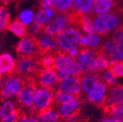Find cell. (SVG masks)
I'll return each mask as SVG.
<instances>
[{
  "label": "cell",
  "instance_id": "obj_32",
  "mask_svg": "<svg viewBox=\"0 0 123 122\" xmlns=\"http://www.w3.org/2000/svg\"><path fill=\"white\" fill-rule=\"evenodd\" d=\"M106 110L108 111V116L113 118L116 122H123V108L121 105L116 104Z\"/></svg>",
  "mask_w": 123,
  "mask_h": 122
},
{
  "label": "cell",
  "instance_id": "obj_27",
  "mask_svg": "<svg viewBox=\"0 0 123 122\" xmlns=\"http://www.w3.org/2000/svg\"><path fill=\"white\" fill-rule=\"evenodd\" d=\"M35 14H36V12L33 9H31V8H25V9H22L19 12L17 19L20 20L23 24H25L28 27L29 26H31L34 22Z\"/></svg>",
  "mask_w": 123,
  "mask_h": 122
},
{
  "label": "cell",
  "instance_id": "obj_19",
  "mask_svg": "<svg viewBox=\"0 0 123 122\" xmlns=\"http://www.w3.org/2000/svg\"><path fill=\"white\" fill-rule=\"evenodd\" d=\"M56 13L57 12L54 8H40L35 14L34 23L44 27L56 15Z\"/></svg>",
  "mask_w": 123,
  "mask_h": 122
},
{
  "label": "cell",
  "instance_id": "obj_23",
  "mask_svg": "<svg viewBox=\"0 0 123 122\" xmlns=\"http://www.w3.org/2000/svg\"><path fill=\"white\" fill-rule=\"evenodd\" d=\"M115 7L114 0H95L92 14L95 15H104L111 12Z\"/></svg>",
  "mask_w": 123,
  "mask_h": 122
},
{
  "label": "cell",
  "instance_id": "obj_2",
  "mask_svg": "<svg viewBox=\"0 0 123 122\" xmlns=\"http://www.w3.org/2000/svg\"><path fill=\"white\" fill-rule=\"evenodd\" d=\"M54 68L57 72L59 80L73 75L81 76L83 74L76 59L70 56L68 52L58 51L55 54Z\"/></svg>",
  "mask_w": 123,
  "mask_h": 122
},
{
  "label": "cell",
  "instance_id": "obj_36",
  "mask_svg": "<svg viewBox=\"0 0 123 122\" xmlns=\"http://www.w3.org/2000/svg\"><path fill=\"white\" fill-rule=\"evenodd\" d=\"M110 68L117 79L123 78V61H115L110 63Z\"/></svg>",
  "mask_w": 123,
  "mask_h": 122
},
{
  "label": "cell",
  "instance_id": "obj_34",
  "mask_svg": "<svg viewBox=\"0 0 123 122\" xmlns=\"http://www.w3.org/2000/svg\"><path fill=\"white\" fill-rule=\"evenodd\" d=\"M54 59L55 54L52 53H41L39 57L41 67H54Z\"/></svg>",
  "mask_w": 123,
  "mask_h": 122
},
{
  "label": "cell",
  "instance_id": "obj_31",
  "mask_svg": "<svg viewBox=\"0 0 123 122\" xmlns=\"http://www.w3.org/2000/svg\"><path fill=\"white\" fill-rule=\"evenodd\" d=\"M74 97H75V96L70 95V94L66 93L62 91L56 90L54 91V104L56 106L63 104V103L71 101Z\"/></svg>",
  "mask_w": 123,
  "mask_h": 122
},
{
  "label": "cell",
  "instance_id": "obj_21",
  "mask_svg": "<svg viewBox=\"0 0 123 122\" xmlns=\"http://www.w3.org/2000/svg\"><path fill=\"white\" fill-rule=\"evenodd\" d=\"M99 81H101V79L99 76V73L92 72L83 73L81 77V82H82V92L84 94L87 93L89 91H91L94 87Z\"/></svg>",
  "mask_w": 123,
  "mask_h": 122
},
{
  "label": "cell",
  "instance_id": "obj_37",
  "mask_svg": "<svg viewBox=\"0 0 123 122\" xmlns=\"http://www.w3.org/2000/svg\"><path fill=\"white\" fill-rule=\"evenodd\" d=\"M110 38L113 40L116 44H122L123 43V26H120L111 32Z\"/></svg>",
  "mask_w": 123,
  "mask_h": 122
},
{
  "label": "cell",
  "instance_id": "obj_43",
  "mask_svg": "<svg viewBox=\"0 0 123 122\" xmlns=\"http://www.w3.org/2000/svg\"><path fill=\"white\" fill-rule=\"evenodd\" d=\"M88 47V36L87 34H83L81 38V48Z\"/></svg>",
  "mask_w": 123,
  "mask_h": 122
},
{
  "label": "cell",
  "instance_id": "obj_41",
  "mask_svg": "<svg viewBox=\"0 0 123 122\" xmlns=\"http://www.w3.org/2000/svg\"><path fill=\"white\" fill-rule=\"evenodd\" d=\"M80 50H81L80 48H74V49H72V50H69V51L68 52V54L70 56H72L73 58L76 59V58L78 57V55H80Z\"/></svg>",
  "mask_w": 123,
  "mask_h": 122
},
{
  "label": "cell",
  "instance_id": "obj_4",
  "mask_svg": "<svg viewBox=\"0 0 123 122\" xmlns=\"http://www.w3.org/2000/svg\"><path fill=\"white\" fill-rule=\"evenodd\" d=\"M82 31L76 25H72L57 35L59 51L68 52L72 49L81 47Z\"/></svg>",
  "mask_w": 123,
  "mask_h": 122
},
{
  "label": "cell",
  "instance_id": "obj_17",
  "mask_svg": "<svg viewBox=\"0 0 123 122\" xmlns=\"http://www.w3.org/2000/svg\"><path fill=\"white\" fill-rule=\"evenodd\" d=\"M80 106L81 99L78 96V97H74L71 101L56 106V109H57V111L62 119L65 120L68 117L75 115V114H78Z\"/></svg>",
  "mask_w": 123,
  "mask_h": 122
},
{
  "label": "cell",
  "instance_id": "obj_35",
  "mask_svg": "<svg viewBox=\"0 0 123 122\" xmlns=\"http://www.w3.org/2000/svg\"><path fill=\"white\" fill-rule=\"evenodd\" d=\"M18 122H41L38 117V113L33 111V112L22 113L19 118Z\"/></svg>",
  "mask_w": 123,
  "mask_h": 122
},
{
  "label": "cell",
  "instance_id": "obj_24",
  "mask_svg": "<svg viewBox=\"0 0 123 122\" xmlns=\"http://www.w3.org/2000/svg\"><path fill=\"white\" fill-rule=\"evenodd\" d=\"M7 30L10 33H12L13 35H15V37H17L19 38H23V37H25L26 35L28 34V27L25 24H23L17 18L13 20V21H10V24L8 26Z\"/></svg>",
  "mask_w": 123,
  "mask_h": 122
},
{
  "label": "cell",
  "instance_id": "obj_28",
  "mask_svg": "<svg viewBox=\"0 0 123 122\" xmlns=\"http://www.w3.org/2000/svg\"><path fill=\"white\" fill-rule=\"evenodd\" d=\"M99 76L101 79V81L104 83L108 87H112L117 85V78L115 76L113 72L110 67L102 70L99 72Z\"/></svg>",
  "mask_w": 123,
  "mask_h": 122
},
{
  "label": "cell",
  "instance_id": "obj_29",
  "mask_svg": "<svg viewBox=\"0 0 123 122\" xmlns=\"http://www.w3.org/2000/svg\"><path fill=\"white\" fill-rule=\"evenodd\" d=\"M74 0H56L54 9L57 13H72Z\"/></svg>",
  "mask_w": 123,
  "mask_h": 122
},
{
  "label": "cell",
  "instance_id": "obj_26",
  "mask_svg": "<svg viewBox=\"0 0 123 122\" xmlns=\"http://www.w3.org/2000/svg\"><path fill=\"white\" fill-rule=\"evenodd\" d=\"M38 117L41 122H61L62 120L58 113L57 109L55 107H51L38 113Z\"/></svg>",
  "mask_w": 123,
  "mask_h": 122
},
{
  "label": "cell",
  "instance_id": "obj_1",
  "mask_svg": "<svg viewBox=\"0 0 123 122\" xmlns=\"http://www.w3.org/2000/svg\"><path fill=\"white\" fill-rule=\"evenodd\" d=\"M76 61L83 73H99L110 67V59L100 50L82 48Z\"/></svg>",
  "mask_w": 123,
  "mask_h": 122
},
{
  "label": "cell",
  "instance_id": "obj_38",
  "mask_svg": "<svg viewBox=\"0 0 123 122\" xmlns=\"http://www.w3.org/2000/svg\"><path fill=\"white\" fill-rule=\"evenodd\" d=\"M43 31H44V27H42L40 25H38V24L33 22L32 25L28 27V35L36 38Z\"/></svg>",
  "mask_w": 123,
  "mask_h": 122
},
{
  "label": "cell",
  "instance_id": "obj_13",
  "mask_svg": "<svg viewBox=\"0 0 123 122\" xmlns=\"http://www.w3.org/2000/svg\"><path fill=\"white\" fill-rule=\"evenodd\" d=\"M109 93V87L103 81H99L92 90L85 94L86 100L97 107H103L105 105Z\"/></svg>",
  "mask_w": 123,
  "mask_h": 122
},
{
  "label": "cell",
  "instance_id": "obj_5",
  "mask_svg": "<svg viewBox=\"0 0 123 122\" xmlns=\"http://www.w3.org/2000/svg\"><path fill=\"white\" fill-rule=\"evenodd\" d=\"M121 16L117 12L111 11L104 15H95L93 17L95 32L105 36L119 27L121 24Z\"/></svg>",
  "mask_w": 123,
  "mask_h": 122
},
{
  "label": "cell",
  "instance_id": "obj_12",
  "mask_svg": "<svg viewBox=\"0 0 123 122\" xmlns=\"http://www.w3.org/2000/svg\"><path fill=\"white\" fill-rule=\"evenodd\" d=\"M21 115L15 100H3L0 103V122H18Z\"/></svg>",
  "mask_w": 123,
  "mask_h": 122
},
{
  "label": "cell",
  "instance_id": "obj_22",
  "mask_svg": "<svg viewBox=\"0 0 123 122\" xmlns=\"http://www.w3.org/2000/svg\"><path fill=\"white\" fill-rule=\"evenodd\" d=\"M95 0H74L73 13L77 15H86L92 13Z\"/></svg>",
  "mask_w": 123,
  "mask_h": 122
},
{
  "label": "cell",
  "instance_id": "obj_9",
  "mask_svg": "<svg viewBox=\"0 0 123 122\" xmlns=\"http://www.w3.org/2000/svg\"><path fill=\"white\" fill-rule=\"evenodd\" d=\"M54 91L50 88L38 86L34 98L33 111L40 113L42 111L53 107Z\"/></svg>",
  "mask_w": 123,
  "mask_h": 122
},
{
  "label": "cell",
  "instance_id": "obj_33",
  "mask_svg": "<svg viewBox=\"0 0 123 122\" xmlns=\"http://www.w3.org/2000/svg\"><path fill=\"white\" fill-rule=\"evenodd\" d=\"M88 36V47L90 49L94 50H100L103 44L102 35L98 34V32H93L91 34H87Z\"/></svg>",
  "mask_w": 123,
  "mask_h": 122
},
{
  "label": "cell",
  "instance_id": "obj_45",
  "mask_svg": "<svg viewBox=\"0 0 123 122\" xmlns=\"http://www.w3.org/2000/svg\"><path fill=\"white\" fill-rule=\"evenodd\" d=\"M11 1H12V0H0V4L6 6L8 4H10Z\"/></svg>",
  "mask_w": 123,
  "mask_h": 122
},
{
  "label": "cell",
  "instance_id": "obj_47",
  "mask_svg": "<svg viewBox=\"0 0 123 122\" xmlns=\"http://www.w3.org/2000/svg\"><path fill=\"white\" fill-rule=\"evenodd\" d=\"M120 105H121V106H122V108H123V98H122V100H121V103H120Z\"/></svg>",
  "mask_w": 123,
  "mask_h": 122
},
{
  "label": "cell",
  "instance_id": "obj_18",
  "mask_svg": "<svg viewBox=\"0 0 123 122\" xmlns=\"http://www.w3.org/2000/svg\"><path fill=\"white\" fill-rule=\"evenodd\" d=\"M123 98V86L121 85H116L112 86L109 90V93H108L107 99L105 102V109H109V108L115 106L116 104H120Z\"/></svg>",
  "mask_w": 123,
  "mask_h": 122
},
{
  "label": "cell",
  "instance_id": "obj_50",
  "mask_svg": "<svg viewBox=\"0 0 123 122\" xmlns=\"http://www.w3.org/2000/svg\"><path fill=\"white\" fill-rule=\"evenodd\" d=\"M114 1H116V0H114Z\"/></svg>",
  "mask_w": 123,
  "mask_h": 122
},
{
  "label": "cell",
  "instance_id": "obj_48",
  "mask_svg": "<svg viewBox=\"0 0 123 122\" xmlns=\"http://www.w3.org/2000/svg\"><path fill=\"white\" fill-rule=\"evenodd\" d=\"M1 47H2V44H1V42H0V50H1Z\"/></svg>",
  "mask_w": 123,
  "mask_h": 122
},
{
  "label": "cell",
  "instance_id": "obj_8",
  "mask_svg": "<svg viewBox=\"0 0 123 122\" xmlns=\"http://www.w3.org/2000/svg\"><path fill=\"white\" fill-rule=\"evenodd\" d=\"M41 67L40 61L37 56H20L17 59L15 73L23 79H31L33 75L35 76Z\"/></svg>",
  "mask_w": 123,
  "mask_h": 122
},
{
  "label": "cell",
  "instance_id": "obj_11",
  "mask_svg": "<svg viewBox=\"0 0 123 122\" xmlns=\"http://www.w3.org/2000/svg\"><path fill=\"white\" fill-rule=\"evenodd\" d=\"M15 50L19 56L34 57L39 53H41L38 48V43H37L36 38L28 34L20 38L15 47Z\"/></svg>",
  "mask_w": 123,
  "mask_h": 122
},
{
  "label": "cell",
  "instance_id": "obj_46",
  "mask_svg": "<svg viewBox=\"0 0 123 122\" xmlns=\"http://www.w3.org/2000/svg\"><path fill=\"white\" fill-rule=\"evenodd\" d=\"M121 20H122V22H123V8H122V10H121Z\"/></svg>",
  "mask_w": 123,
  "mask_h": 122
},
{
  "label": "cell",
  "instance_id": "obj_7",
  "mask_svg": "<svg viewBox=\"0 0 123 122\" xmlns=\"http://www.w3.org/2000/svg\"><path fill=\"white\" fill-rule=\"evenodd\" d=\"M76 15L72 13H56V15L44 27V30L57 36L62 31L75 25Z\"/></svg>",
  "mask_w": 123,
  "mask_h": 122
},
{
  "label": "cell",
  "instance_id": "obj_30",
  "mask_svg": "<svg viewBox=\"0 0 123 122\" xmlns=\"http://www.w3.org/2000/svg\"><path fill=\"white\" fill-rule=\"evenodd\" d=\"M10 22V13L5 5L1 6L0 11V34L7 30L8 26Z\"/></svg>",
  "mask_w": 123,
  "mask_h": 122
},
{
  "label": "cell",
  "instance_id": "obj_16",
  "mask_svg": "<svg viewBox=\"0 0 123 122\" xmlns=\"http://www.w3.org/2000/svg\"><path fill=\"white\" fill-rule=\"evenodd\" d=\"M17 59L10 52L0 53V78L15 73Z\"/></svg>",
  "mask_w": 123,
  "mask_h": 122
},
{
  "label": "cell",
  "instance_id": "obj_44",
  "mask_svg": "<svg viewBox=\"0 0 123 122\" xmlns=\"http://www.w3.org/2000/svg\"><path fill=\"white\" fill-rule=\"evenodd\" d=\"M99 122H116V121H115L113 118H111V117L107 116V117H105V118L102 119Z\"/></svg>",
  "mask_w": 123,
  "mask_h": 122
},
{
  "label": "cell",
  "instance_id": "obj_6",
  "mask_svg": "<svg viewBox=\"0 0 123 122\" xmlns=\"http://www.w3.org/2000/svg\"><path fill=\"white\" fill-rule=\"evenodd\" d=\"M37 89L38 85L33 79H27V80H25L22 89L15 99L18 107L22 113L33 111L34 98Z\"/></svg>",
  "mask_w": 123,
  "mask_h": 122
},
{
  "label": "cell",
  "instance_id": "obj_3",
  "mask_svg": "<svg viewBox=\"0 0 123 122\" xmlns=\"http://www.w3.org/2000/svg\"><path fill=\"white\" fill-rule=\"evenodd\" d=\"M25 83L23 79L16 73L0 78V98L1 100H15Z\"/></svg>",
  "mask_w": 123,
  "mask_h": 122
},
{
  "label": "cell",
  "instance_id": "obj_39",
  "mask_svg": "<svg viewBox=\"0 0 123 122\" xmlns=\"http://www.w3.org/2000/svg\"><path fill=\"white\" fill-rule=\"evenodd\" d=\"M115 61H123V43L117 44L116 53H115Z\"/></svg>",
  "mask_w": 123,
  "mask_h": 122
},
{
  "label": "cell",
  "instance_id": "obj_42",
  "mask_svg": "<svg viewBox=\"0 0 123 122\" xmlns=\"http://www.w3.org/2000/svg\"><path fill=\"white\" fill-rule=\"evenodd\" d=\"M63 120L64 122H79L80 121L79 114H75L74 115H71V116L68 117L67 119H65Z\"/></svg>",
  "mask_w": 123,
  "mask_h": 122
},
{
  "label": "cell",
  "instance_id": "obj_14",
  "mask_svg": "<svg viewBox=\"0 0 123 122\" xmlns=\"http://www.w3.org/2000/svg\"><path fill=\"white\" fill-rule=\"evenodd\" d=\"M36 40L41 53L56 54L59 51L57 37L50 32L44 30L36 37Z\"/></svg>",
  "mask_w": 123,
  "mask_h": 122
},
{
  "label": "cell",
  "instance_id": "obj_49",
  "mask_svg": "<svg viewBox=\"0 0 123 122\" xmlns=\"http://www.w3.org/2000/svg\"><path fill=\"white\" fill-rule=\"evenodd\" d=\"M1 6H2V5H0V11H1Z\"/></svg>",
  "mask_w": 123,
  "mask_h": 122
},
{
  "label": "cell",
  "instance_id": "obj_40",
  "mask_svg": "<svg viewBox=\"0 0 123 122\" xmlns=\"http://www.w3.org/2000/svg\"><path fill=\"white\" fill-rule=\"evenodd\" d=\"M56 1V0H40L39 4L41 8H54Z\"/></svg>",
  "mask_w": 123,
  "mask_h": 122
},
{
  "label": "cell",
  "instance_id": "obj_20",
  "mask_svg": "<svg viewBox=\"0 0 123 122\" xmlns=\"http://www.w3.org/2000/svg\"><path fill=\"white\" fill-rule=\"evenodd\" d=\"M75 25L80 27L84 34H91L95 32L93 18L91 17L90 15H77L75 20Z\"/></svg>",
  "mask_w": 123,
  "mask_h": 122
},
{
  "label": "cell",
  "instance_id": "obj_10",
  "mask_svg": "<svg viewBox=\"0 0 123 122\" xmlns=\"http://www.w3.org/2000/svg\"><path fill=\"white\" fill-rule=\"evenodd\" d=\"M36 84L38 86L56 89L59 83L57 72L54 67H41L34 76Z\"/></svg>",
  "mask_w": 123,
  "mask_h": 122
},
{
  "label": "cell",
  "instance_id": "obj_25",
  "mask_svg": "<svg viewBox=\"0 0 123 122\" xmlns=\"http://www.w3.org/2000/svg\"><path fill=\"white\" fill-rule=\"evenodd\" d=\"M116 47H117V44H115L111 38H107L104 41H103L102 46L100 48V50L105 54L110 59V63L115 61Z\"/></svg>",
  "mask_w": 123,
  "mask_h": 122
},
{
  "label": "cell",
  "instance_id": "obj_51",
  "mask_svg": "<svg viewBox=\"0 0 123 122\" xmlns=\"http://www.w3.org/2000/svg\"><path fill=\"white\" fill-rule=\"evenodd\" d=\"M18 1H21V0H18Z\"/></svg>",
  "mask_w": 123,
  "mask_h": 122
},
{
  "label": "cell",
  "instance_id": "obj_15",
  "mask_svg": "<svg viewBox=\"0 0 123 122\" xmlns=\"http://www.w3.org/2000/svg\"><path fill=\"white\" fill-rule=\"evenodd\" d=\"M56 90L78 97L82 93V82L80 76H69L59 81Z\"/></svg>",
  "mask_w": 123,
  "mask_h": 122
}]
</instances>
